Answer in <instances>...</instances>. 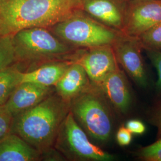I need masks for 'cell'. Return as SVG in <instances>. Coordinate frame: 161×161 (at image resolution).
<instances>
[{
    "instance_id": "cell-1",
    "label": "cell",
    "mask_w": 161,
    "mask_h": 161,
    "mask_svg": "<svg viewBox=\"0 0 161 161\" xmlns=\"http://www.w3.org/2000/svg\"><path fill=\"white\" fill-rule=\"evenodd\" d=\"M80 5L81 0H0V36L26 28L52 27Z\"/></svg>"
},
{
    "instance_id": "cell-2",
    "label": "cell",
    "mask_w": 161,
    "mask_h": 161,
    "mask_svg": "<svg viewBox=\"0 0 161 161\" xmlns=\"http://www.w3.org/2000/svg\"><path fill=\"white\" fill-rule=\"evenodd\" d=\"M70 108V103L54 92L33 108L13 116L11 132L21 137L41 153L54 147Z\"/></svg>"
},
{
    "instance_id": "cell-3",
    "label": "cell",
    "mask_w": 161,
    "mask_h": 161,
    "mask_svg": "<svg viewBox=\"0 0 161 161\" xmlns=\"http://www.w3.org/2000/svg\"><path fill=\"white\" fill-rule=\"evenodd\" d=\"M15 63L25 71L48 62L64 60L71 52L70 47L46 28L22 29L12 35Z\"/></svg>"
},
{
    "instance_id": "cell-4",
    "label": "cell",
    "mask_w": 161,
    "mask_h": 161,
    "mask_svg": "<svg viewBox=\"0 0 161 161\" xmlns=\"http://www.w3.org/2000/svg\"><path fill=\"white\" fill-rule=\"evenodd\" d=\"M104 95L96 85H90L70 102V109L75 119L92 138L106 142L109 138L112 118Z\"/></svg>"
},
{
    "instance_id": "cell-5",
    "label": "cell",
    "mask_w": 161,
    "mask_h": 161,
    "mask_svg": "<svg viewBox=\"0 0 161 161\" xmlns=\"http://www.w3.org/2000/svg\"><path fill=\"white\" fill-rule=\"evenodd\" d=\"M52 27V32L59 39L75 46H110L117 40L114 32L76 12Z\"/></svg>"
},
{
    "instance_id": "cell-6",
    "label": "cell",
    "mask_w": 161,
    "mask_h": 161,
    "mask_svg": "<svg viewBox=\"0 0 161 161\" xmlns=\"http://www.w3.org/2000/svg\"><path fill=\"white\" fill-rule=\"evenodd\" d=\"M54 147L70 161H110L114 156L89 140L70 110L62 122Z\"/></svg>"
},
{
    "instance_id": "cell-7",
    "label": "cell",
    "mask_w": 161,
    "mask_h": 161,
    "mask_svg": "<svg viewBox=\"0 0 161 161\" xmlns=\"http://www.w3.org/2000/svg\"><path fill=\"white\" fill-rule=\"evenodd\" d=\"M74 61L82 66L90 81L96 86L118 68L115 53L110 46L92 48Z\"/></svg>"
},
{
    "instance_id": "cell-8",
    "label": "cell",
    "mask_w": 161,
    "mask_h": 161,
    "mask_svg": "<svg viewBox=\"0 0 161 161\" xmlns=\"http://www.w3.org/2000/svg\"><path fill=\"white\" fill-rule=\"evenodd\" d=\"M114 53L117 62L132 80L138 86L143 88L147 86V74L136 42L128 39H117Z\"/></svg>"
},
{
    "instance_id": "cell-9",
    "label": "cell",
    "mask_w": 161,
    "mask_h": 161,
    "mask_svg": "<svg viewBox=\"0 0 161 161\" xmlns=\"http://www.w3.org/2000/svg\"><path fill=\"white\" fill-rule=\"evenodd\" d=\"M55 92L54 87L22 82L7 102L5 106L13 116L33 108Z\"/></svg>"
},
{
    "instance_id": "cell-10",
    "label": "cell",
    "mask_w": 161,
    "mask_h": 161,
    "mask_svg": "<svg viewBox=\"0 0 161 161\" xmlns=\"http://www.w3.org/2000/svg\"><path fill=\"white\" fill-rule=\"evenodd\" d=\"M104 96L118 111L126 113L131 104V94L123 72L117 68L98 86Z\"/></svg>"
},
{
    "instance_id": "cell-11",
    "label": "cell",
    "mask_w": 161,
    "mask_h": 161,
    "mask_svg": "<svg viewBox=\"0 0 161 161\" xmlns=\"http://www.w3.org/2000/svg\"><path fill=\"white\" fill-rule=\"evenodd\" d=\"M86 71L77 62L72 61L54 86L55 92L65 101L70 102L91 85Z\"/></svg>"
},
{
    "instance_id": "cell-12",
    "label": "cell",
    "mask_w": 161,
    "mask_h": 161,
    "mask_svg": "<svg viewBox=\"0 0 161 161\" xmlns=\"http://www.w3.org/2000/svg\"><path fill=\"white\" fill-rule=\"evenodd\" d=\"M40 158V152L14 133L0 139V161H39Z\"/></svg>"
},
{
    "instance_id": "cell-13",
    "label": "cell",
    "mask_w": 161,
    "mask_h": 161,
    "mask_svg": "<svg viewBox=\"0 0 161 161\" xmlns=\"http://www.w3.org/2000/svg\"><path fill=\"white\" fill-rule=\"evenodd\" d=\"M72 60L48 62L23 72L22 82H30L41 86L54 87L62 77Z\"/></svg>"
},
{
    "instance_id": "cell-14",
    "label": "cell",
    "mask_w": 161,
    "mask_h": 161,
    "mask_svg": "<svg viewBox=\"0 0 161 161\" xmlns=\"http://www.w3.org/2000/svg\"><path fill=\"white\" fill-rule=\"evenodd\" d=\"M161 22V2H148L137 6L132 12L128 32L131 35H141Z\"/></svg>"
},
{
    "instance_id": "cell-15",
    "label": "cell",
    "mask_w": 161,
    "mask_h": 161,
    "mask_svg": "<svg viewBox=\"0 0 161 161\" xmlns=\"http://www.w3.org/2000/svg\"><path fill=\"white\" fill-rule=\"evenodd\" d=\"M82 5L88 13L104 23L114 27L122 25L121 13L110 0H81Z\"/></svg>"
},
{
    "instance_id": "cell-16",
    "label": "cell",
    "mask_w": 161,
    "mask_h": 161,
    "mask_svg": "<svg viewBox=\"0 0 161 161\" xmlns=\"http://www.w3.org/2000/svg\"><path fill=\"white\" fill-rule=\"evenodd\" d=\"M25 70L14 63L0 70V106H4L17 86L22 82Z\"/></svg>"
},
{
    "instance_id": "cell-17",
    "label": "cell",
    "mask_w": 161,
    "mask_h": 161,
    "mask_svg": "<svg viewBox=\"0 0 161 161\" xmlns=\"http://www.w3.org/2000/svg\"><path fill=\"white\" fill-rule=\"evenodd\" d=\"M15 62L12 35L0 36V70L14 64Z\"/></svg>"
},
{
    "instance_id": "cell-18",
    "label": "cell",
    "mask_w": 161,
    "mask_h": 161,
    "mask_svg": "<svg viewBox=\"0 0 161 161\" xmlns=\"http://www.w3.org/2000/svg\"><path fill=\"white\" fill-rule=\"evenodd\" d=\"M142 42L152 48L161 47V22L148 29L140 35Z\"/></svg>"
},
{
    "instance_id": "cell-19",
    "label": "cell",
    "mask_w": 161,
    "mask_h": 161,
    "mask_svg": "<svg viewBox=\"0 0 161 161\" xmlns=\"http://www.w3.org/2000/svg\"><path fill=\"white\" fill-rule=\"evenodd\" d=\"M139 158L144 161H161V138L139 150Z\"/></svg>"
},
{
    "instance_id": "cell-20",
    "label": "cell",
    "mask_w": 161,
    "mask_h": 161,
    "mask_svg": "<svg viewBox=\"0 0 161 161\" xmlns=\"http://www.w3.org/2000/svg\"><path fill=\"white\" fill-rule=\"evenodd\" d=\"M13 116L5 105L0 106V139L11 132Z\"/></svg>"
},
{
    "instance_id": "cell-21",
    "label": "cell",
    "mask_w": 161,
    "mask_h": 161,
    "mask_svg": "<svg viewBox=\"0 0 161 161\" xmlns=\"http://www.w3.org/2000/svg\"><path fill=\"white\" fill-rule=\"evenodd\" d=\"M147 54L157 71L158 80L156 83V86L157 90L161 92V52L156 50H150L147 52Z\"/></svg>"
},
{
    "instance_id": "cell-22",
    "label": "cell",
    "mask_w": 161,
    "mask_h": 161,
    "mask_svg": "<svg viewBox=\"0 0 161 161\" xmlns=\"http://www.w3.org/2000/svg\"><path fill=\"white\" fill-rule=\"evenodd\" d=\"M116 140L120 146H128L131 142L132 133L127 127H121L116 133Z\"/></svg>"
},
{
    "instance_id": "cell-23",
    "label": "cell",
    "mask_w": 161,
    "mask_h": 161,
    "mask_svg": "<svg viewBox=\"0 0 161 161\" xmlns=\"http://www.w3.org/2000/svg\"><path fill=\"white\" fill-rule=\"evenodd\" d=\"M126 127L132 134L141 135L144 134L146 127L142 121L136 119L130 120L127 122Z\"/></svg>"
},
{
    "instance_id": "cell-24",
    "label": "cell",
    "mask_w": 161,
    "mask_h": 161,
    "mask_svg": "<svg viewBox=\"0 0 161 161\" xmlns=\"http://www.w3.org/2000/svg\"><path fill=\"white\" fill-rule=\"evenodd\" d=\"M157 127H158V138H161V112L158 117L157 121Z\"/></svg>"
}]
</instances>
